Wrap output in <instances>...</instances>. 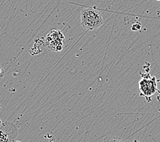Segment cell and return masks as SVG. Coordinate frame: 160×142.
I'll return each mask as SVG.
<instances>
[{
    "label": "cell",
    "instance_id": "obj_3",
    "mask_svg": "<svg viewBox=\"0 0 160 142\" xmlns=\"http://www.w3.org/2000/svg\"><path fill=\"white\" fill-rule=\"evenodd\" d=\"M64 42L63 34L57 29H53L49 33L46 39L47 47L52 51H60L62 50Z\"/></svg>",
    "mask_w": 160,
    "mask_h": 142
},
{
    "label": "cell",
    "instance_id": "obj_8",
    "mask_svg": "<svg viewBox=\"0 0 160 142\" xmlns=\"http://www.w3.org/2000/svg\"><path fill=\"white\" fill-rule=\"evenodd\" d=\"M2 126V122L1 120V119H0V128H1Z\"/></svg>",
    "mask_w": 160,
    "mask_h": 142
},
{
    "label": "cell",
    "instance_id": "obj_6",
    "mask_svg": "<svg viewBox=\"0 0 160 142\" xmlns=\"http://www.w3.org/2000/svg\"><path fill=\"white\" fill-rule=\"evenodd\" d=\"M135 27L136 28L135 31H137V30H140L141 29V25H140V24H139V23H136V24H134L132 25V28H135Z\"/></svg>",
    "mask_w": 160,
    "mask_h": 142
},
{
    "label": "cell",
    "instance_id": "obj_5",
    "mask_svg": "<svg viewBox=\"0 0 160 142\" xmlns=\"http://www.w3.org/2000/svg\"><path fill=\"white\" fill-rule=\"evenodd\" d=\"M102 142H127V141L118 139H116V138H113V137H108V138H106V139H104Z\"/></svg>",
    "mask_w": 160,
    "mask_h": 142
},
{
    "label": "cell",
    "instance_id": "obj_2",
    "mask_svg": "<svg viewBox=\"0 0 160 142\" xmlns=\"http://www.w3.org/2000/svg\"><path fill=\"white\" fill-rule=\"evenodd\" d=\"M139 90L140 96H143L148 102H150L148 98H151L152 96L158 91L156 78L155 76H151L150 74L142 75V79L139 82Z\"/></svg>",
    "mask_w": 160,
    "mask_h": 142
},
{
    "label": "cell",
    "instance_id": "obj_4",
    "mask_svg": "<svg viewBox=\"0 0 160 142\" xmlns=\"http://www.w3.org/2000/svg\"><path fill=\"white\" fill-rule=\"evenodd\" d=\"M2 123V126L0 128V142H11L17 136V130L10 133L14 125L12 124Z\"/></svg>",
    "mask_w": 160,
    "mask_h": 142
},
{
    "label": "cell",
    "instance_id": "obj_9",
    "mask_svg": "<svg viewBox=\"0 0 160 142\" xmlns=\"http://www.w3.org/2000/svg\"><path fill=\"white\" fill-rule=\"evenodd\" d=\"M17 142H20V141H17Z\"/></svg>",
    "mask_w": 160,
    "mask_h": 142
},
{
    "label": "cell",
    "instance_id": "obj_7",
    "mask_svg": "<svg viewBox=\"0 0 160 142\" xmlns=\"http://www.w3.org/2000/svg\"><path fill=\"white\" fill-rule=\"evenodd\" d=\"M4 73H5L4 70H3V69L1 66H0V77H2V76L4 75Z\"/></svg>",
    "mask_w": 160,
    "mask_h": 142
},
{
    "label": "cell",
    "instance_id": "obj_1",
    "mask_svg": "<svg viewBox=\"0 0 160 142\" xmlns=\"http://www.w3.org/2000/svg\"><path fill=\"white\" fill-rule=\"evenodd\" d=\"M81 22L84 29L94 30L104 24V20L100 11L93 8H87L81 11Z\"/></svg>",
    "mask_w": 160,
    "mask_h": 142
}]
</instances>
